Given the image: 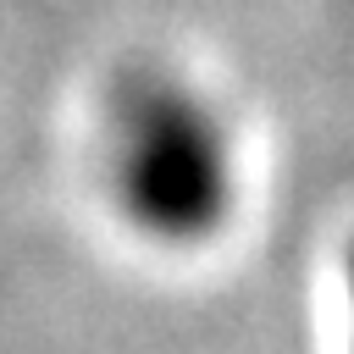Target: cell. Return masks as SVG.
I'll return each mask as SVG.
<instances>
[{
  "label": "cell",
  "mask_w": 354,
  "mask_h": 354,
  "mask_svg": "<svg viewBox=\"0 0 354 354\" xmlns=\"http://www.w3.org/2000/svg\"><path fill=\"white\" fill-rule=\"evenodd\" d=\"M111 188L155 243H205L238 194L221 116L166 72H133L111 100Z\"/></svg>",
  "instance_id": "6da1fadb"
},
{
  "label": "cell",
  "mask_w": 354,
  "mask_h": 354,
  "mask_svg": "<svg viewBox=\"0 0 354 354\" xmlns=\"http://www.w3.org/2000/svg\"><path fill=\"white\" fill-rule=\"evenodd\" d=\"M348 293H354V254H348Z\"/></svg>",
  "instance_id": "7a4b0ae2"
}]
</instances>
